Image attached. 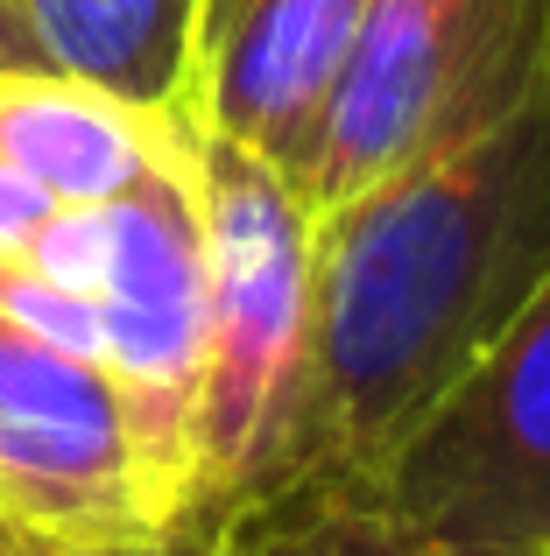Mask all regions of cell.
Returning a JSON list of instances; mask_svg holds the SVG:
<instances>
[{"label": "cell", "mask_w": 550, "mask_h": 556, "mask_svg": "<svg viewBox=\"0 0 550 556\" xmlns=\"http://www.w3.org/2000/svg\"><path fill=\"white\" fill-rule=\"evenodd\" d=\"M0 556H64V549H50V543H36L28 529H14L8 515H0ZM155 556V549H149Z\"/></svg>", "instance_id": "obj_12"}, {"label": "cell", "mask_w": 550, "mask_h": 556, "mask_svg": "<svg viewBox=\"0 0 550 556\" xmlns=\"http://www.w3.org/2000/svg\"><path fill=\"white\" fill-rule=\"evenodd\" d=\"M42 71L141 113H184L198 0H8Z\"/></svg>", "instance_id": "obj_9"}, {"label": "cell", "mask_w": 550, "mask_h": 556, "mask_svg": "<svg viewBox=\"0 0 550 556\" xmlns=\"http://www.w3.org/2000/svg\"><path fill=\"white\" fill-rule=\"evenodd\" d=\"M184 141V113H141L57 71H0V169L36 184L57 212L135 190L163 163H177Z\"/></svg>", "instance_id": "obj_8"}, {"label": "cell", "mask_w": 550, "mask_h": 556, "mask_svg": "<svg viewBox=\"0 0 550 556\" xmlns=\"http://www.w3.org/2000/svg\"><path fill=\"white\" fill-rule=\"evenodd\" d=\"M191 556H515V549L459 543V535H438L382 507L360 486L311 479V486H283L268 501L234 507Z\"/></svg>", "instance_id": "obj_10"}, {"label": "cell", "mask_w": 550, "mask_h": 556, "mask_svg": "<svg viewBox=\"0 0 550 556\" xmlns=\"http://www.w3.org/2000/svg\"><path fill=\"white\" fill-rule=\"evenodd\" d=\"M22 268L85 311L92 359L135 408L191 549V402L205 367V232L191 198V141L121 198L57 212Z\"/></svg>", "instance_id": "obj_4"}, {"label": "cell", "mask_w": 550, "mask_h": 556, "mask_svg": "<svg viewBox=\"0 0 550 556\" xmlns=\"http://www.w3.org/2000/svg\"><path fill=\"white\" fill-rule=\"evenodd\" d=\"M205 232V367L191 402V549L283 465L311 345V212L262 155L191 127Z\"/></svg>", "instance_id": "obj_2"}, {"label": "cell", "mask_w": 550, "mask_h": 556, "mask_svg": "<svg viewBox=\"0 0 550 556\" xmlns=\"http://www.w3.org/2000/svg\"><path fill=\"white\" fill-rule=\"evenodd\" d=\"M550 64V0H367L325 121L297 169L311 218L452 155L529 99Z\"/></svg>", "instance_id": "obj_3"}, {"label": "cell", "mask_w": 550, "mask_h": 556, "mask_svg": "<svg viewBox=\"0 0 550 556\" xmlns=\"http://www.w3.org/2000/svg\"><path fill=\"white\" fill-rule=\"evenodd\" d=\"M523 556H550V535H543V543H529V549H523Z\"/></svg>", "instance_id": "obj_13"}, {"label": "cell", "mask_w": 550, "mask_h": 556, "mask_svg": "<svg viewBox=\"0 0 550 556\" xmlns=\"http://www.w3.org/2000/svg\"><path fill=\"white\" fill-rule=\"evenodd\" d=\"M367 0H198L184 121L297 184Z\"/></svg>", "instance_id": "obj_7"}, {"label": "cell", "mask_w": 550, "mask_h": 556, "mask_svg": "<svg viewBox=\"0 0 550 556\" xmlns=\"http://www.w3.org/2000/svg\"><path fill=\"white\" fill-rule=\"evenodd\" d=\"M0 515L64 556L184 549L127 394L99 359L0 311Z\"/></svg>", "instance_id": "obj_5"}, {"label": "cell", "mask_w": 550, "mask_h": 556, "mask_svg": "<svg viewBox=\"0 0 550 556\" xmlns=\"http://www.w3.org/2000/svg\"><path fill=\"white\" fill-rule=\"evenodd\" d=\"M543 275L550 64L487 135L311 218V345L268 493L374 472Z\"/></svg>", "instance_id": "obj_1"}, {"label": "cell", "mask_w": 550, "mask_h": 556, "mask_svg": "<svg viewBox=\"0 0 550 556\" xmlns=\"http://www.w3.org/2000/svg\"><path fill=\"white\" fill-rule=\"evenodd\" d=\"M155 556H191V549H155Z\"/></svg>", "instance_id": "obj_14"}, {"label": "cell", "mask_w": 550, "mask_h": 556, "mask_svg": "<svg viewBox=\"0 0 550 556\" xmlns=\"http://www.w3.org/2000/svg\"><path fill=\"white\" fill-rule=\"evenodd\" d=\"M459 543L515 549L550 535V275L374 472L339 479Z\"/></svg>", "instance_id": "obj_6"}, {"label": "cell", "mask_w": 550, "mask_h": 556, "mask_svg": "<svg viewBox=\"0 0 550 556\" xmlns=\"http://www.w3.org/2000/svg\"><path fill=\"white\" fill-rule=\"evenodd\" d=\"M0 71H42L36 42H28V28L14 22V8L0 0Z\"/></svg>", "instance_id": "obj_11"}]
</instances>
